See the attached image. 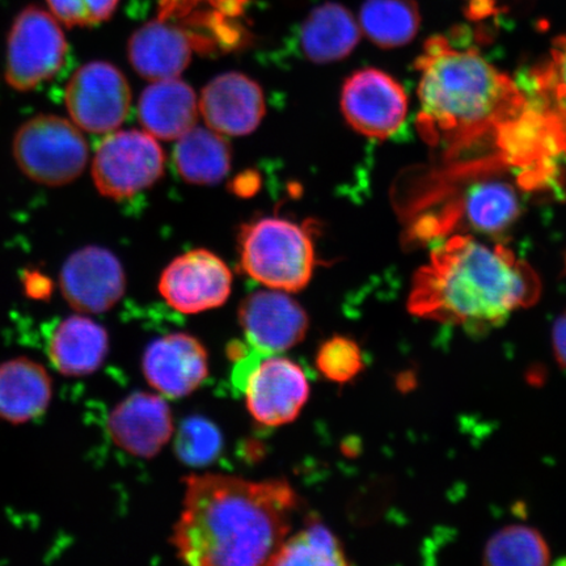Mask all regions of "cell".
<instances>
[{
    "label": "cell",
    "instance_id": "6da1fadb",
    "mask_svg": "<svg viewBox=\"0 0 566 566\" xmlns=\"http://www.w3.org/2000/svg\"><path fill=\"white\" fill-rule=\"evenodd\" d=\"M421 137L452 161L492 145L502 165L537 171L552 157L546 119L531 97L473 48L436 35L416 62Z\"/></svg>",
    "mask_w": 566,
    "mask_h": 566
},
{
    "label": "cell",
    "instance_id": "7a4b0ae2",
    "mask_svg": "<svg viewBox=\"0 0 566 566\" xmlns=\"http://www.w3.org/2000/svg\"><path fill=\"white\" fill-rule=\"evenodd\" d=\"M171 536L181 562L195 566L269 565L292 530L298 495L283 479L190 475Z\"/></svg>",
    "mask_w": 566,
    "mask_h": 566
},
{
    "label": "cell",
    "instance_id": "3957f363",
    "mask_svg": "<svg viewBox=\"0 0 566 566\" xmlns=\"http://www.w3.org/2000/svg\"><path fill=\"white\" fill-rule=\"evenodd\" d=\"M541 293L534 269L506 247L458 235L437 248L415 274L408 310L424 321L484 335L515 311L534 306Z\"/></svg>",
    "mask_w": 566,
    "mask_h": 566
},
{
    "label": "cell",
    "instance_id": "277c9868",
    "mask_svg": "<svg viewBox=\"0 0 566 566\" xmlns=\"http://www.w3.org/2000/svg\"><path fill=\"white\" fill-rule=\"evenodd\" d=\"M240 266L268 289L301 292L316 268L314 239L307 226L286 218L264 217L239 232Z\"/></svg>",
    "mask_w": 566,
    "mask_h": 566
},
{
    "label": "cell",
    "instance_id": "5b68a950",
    "mask_svg": "<svg viewBox=\"0 0 566 566\" xmlns=\"http://www.w3.org/2000/svg\"><path fill=\"white\" fill-rule=\"evenodd\" d=\"M12 154L28 179L46 187L73 182L87 167L88 145L76 125L55 115L28 119L15 133Z\"/></svg>",
    "mask_w": 566,
    "mask_h": 566
},
{
    "label": "cell",
    "instance_id": "8992f818",
    "mask_svg": "<svg viewBox=\"0 0 566 566\" xmlns=\"http://www.w3.org/2000/svg\"><path fill=\"white\" fill-rule=\"evenodd\" d=\"M67 41L59 20L31 6L13 21L7 41L6 81L13 90H35L60 73Z\"/></svg>",
    "mask_w": 566,
    "mask_h": 566
},
{
    "label": "cell",
    "instance_id": "52a82bcc",
    "mask_svg": "<svg viewBox=\"0 0 566 566\" xmlns=\"http://www.w3.org/2000/svg\"><path fill=\"white\" fill-rule=\"evenodd\" d=\"M165 151L147 132L111 134L98 146L92 177L104 197L124 200L150 188L165 172Z\"/></svg>",
    "mask_w": 566,
    "mask_h": 566
},
{
    "label": "cell",
    "instance_id": "ba28073f",
    "mask_svg": "<svg viewBox=\"0 0 566 566\" xmlns=\"http://www.w3.org/2000/svg\"><path fill=\"white\" fill-rule=\"evenodd\" d=\"M69 115L81 129L115 132L129 116L132 90L122 70L109 62H90L75 71L67 83Z\"/></svg>",
    "mask_w": 566,
    "mask_h": 566
},
{
    "label": "cell",
    "instance_id": "9c48e42d",
    "mask_svg": "<svg viewBox=\"0 0 566 566\" xmlns=\"http://www.w3.org/2000/svg\"><path fill=\"white\" fill-rule=\"evenodd\" d=\"M342 111L346 123L357 133L386 139L405 124L408 98L392 76L377 69H364L345 81Z\"/></svg>",
    "mask_w": 566,
    "mask_h": 566
},
{
    "label": "cell",
    "instance_id": "30bf717a",
    "mask_svg": "<svg viewBox=\"0 0 566 566\" xmlns=\"http://www.w3.org/2000/svg\"><path fill=\"white\" fill-rule=\"evenodd\" d=\"M232 290V273L224 261L208 250L181 254L163 271L159 293L169 307L196 315L221 307Z\"/></svg>",
    "mask_w": 566,
    "mask_h": 566
},
{
    "label": "cell",
    "instance_id": "8fae6325",
    "mask_svg": "<svg viewBox=\"0 0 566 566\" xmlns=\"http://www.w3.org/2000/svg\"><path fill=\"white\" fill-rule=\"evenodd\" d=\"M60 289L69 306L83 315H98L115 307L126 289L119 260L103 247L88 245L63 264Z\"/></svg>",
    "mask_w": 566,
    "mask_h": 566
},
{
    "label": "cell",
    "instance_id": "7c38bea8",
    "mask_svg": "<svg viewBox=\"0 0 566 566\" xmlns=\"http://www.w3.org/2000/svg\"><path fill=\"white\" fill-rule=\"evenodd\" d=\"M239 324L248 345L269 357L287 352L307 335L310 318L298 302L280 290H261L240 303Z\"/></svg>",
    "mask_w": 566,
    "mask_h": 566
},
{
    "label": "cell",
    "instance_id": "4fadbf2b",
    "mask_svg": "<svg viewBox=\"0 0 566 566\" xmlns=\"http://www.w3.org/2000/svg\"><path fill=\"white\" fill-rule=\"evenodd\" d=\"M243 392L253 419L274 428L296 420L308 400L310 385L300 365L269 356L260 360Z\"/></svg>",
    "mask_w": 566,
    "mask_h": 566
},
{
    "label": "cell",
    "instance_id": "5bb4252c",
    "mask_svg": "<svg viewBox=\"0 0 566 566\" xmlns=\"http://www.w3.org/2000/svg\"><path fill=\"white\" fill-rule=\"evenodd\" d=\"M147 384L169 399L193 394L208 379L209 356L200 339L171 334L148 345L142 359Z\"/></svg>",
    "mask_w": 566,
    "mask_h": 566
},
{
    "label": "cell",
    "instance_id": "9a60e30c",
    "mask_svg": "<svg viewBox=\"0 0 566 566\" xmlns=\"http://www.w3.org/2000/svg\"><path fill=\"white\" fill-rule=\"evenodd\" d=\"M106 431L117 448L139 458H153L174 434L171 409L158 395L136 392L112 409Z\"/></svg>",
    "mask_w": 566,
    "mask_h": 566
},
{
    "label": "cell",
    "instance_id": "2e32d148",
    "mask_svg": "<svg viewBox=\"0 0 566 566\" xmlns=\"http://www.w3.org/2000/svg\"><path fill=\"white\" fill-rule=\"evenodd\" d=\"M200 111L211 130L229 137L248 136L265 116L264 92L245 74L226 73L202 90Z\"/></svg>",
    "mask_w": 566,
    "mask_h": 566
},
{
    "label": "cell",
    "instance_id": "e0dca14e",
    "mask_svg": "<svg viewBox=\"0 0 566 566\" xmlns=\"http://www.w3.org/2000/svg\"><path fill=\"white\" fill-rule=\"evenodd\" d=\"M201 41L195 33L177 25L176 21L158 18L132 35L127 56L133 69L145 80H174L188 67Z\"/></svg>",
    "mask_w": 566,
    "mask_h": 566
},
{
    "label": "cell",
    "instance_id": "ac0fdd59",
    "mask_svg": "<svg viewBox=\"0 0 566 566\" xmlns=\"http://www.w3.org/2000/svg\"><path fill=\"white\" fill-rule=\"evenodd\" d=\"M46 352L53 369L63 377H88L101 369L108 357V332L83 314L69 316L54 325Z\"/></svg>",
    "mask_w": 566,
    "mask_h": 566
},
{
    "label": "cell",
    "instance_id": "d6986e66",
    "mask_svg": "<svg viewBox=\"0 0 566 566\" xmlns=\"http://www.w3.org/2000/svg\"><path fill=\"white\" fill-rule=\"evenodd\" d=\"M52 400L51 374L38 360L17 357L0 364V420L12 424L39 420Z\"/></svg>",
    "mask_w": 566,
    "mask_h": 566
},
{
    "label": "cell",
    "instance_id": "ffe728a7",
    "mask_svg": "<svg viewBox=\"0 0 566 566\" xmlns=\"http://www.w3.org/2000/svg\"><path fill=\"white\" fill-rule=\"evenodd\" d=\"M138 117L145 132L153 137L179 139L193 129L197 123L198 103L195 91L179 77L154 82L142 92Z\"/></svg>",
    "mask_w": 566,
    "mask_h": 566
},
{
    "label": "cell",
    "instance_id": "44dd1931",
    "mask_svg": "<svg viewBox=\"0 0 566 566\" xmlns=\"http://www.w3.org/2000/svg\"><path fill=\"white\" fill-rule=\"evenodd\" d=\"M360 28L343 4L327 2L310 12L300 40L306 59L314 63H334L346 59L357 48Z\"/></svg>",
    "mask_w": 566,
    "mask_h": 566
},
{
    "label": "cell",
    "instance_id": "7402d4cb",
    "mask_svg": "<svg viewBox=\"0 0 566 566\" xmlns=\"http://www.w3.org/2000/svg\"><path fill=\"white\" fill-rule=\"evenodd\" d=\"M174 159L182 179L198 186L221 181L231 168L228 142L221 134L203 127L195 126L179 138Z\"/></svg>",
    "mask_w": 566,
    "mask_h": 566
},
{
    "label": "cell",
    "instance_id": "603a6c76",
    "mask_svg": "<svg viewBox=\"0 0 566 566\" xmlns=\"http://www.w3.org/2000/svg\"><path fill=\"white\" fill-rule=\"evenodd\" d=\"M531 101L546 118L563 155H566V33L558 35L548 59L531 74Z\"/></svg>",
    "mask_w": 566,
    "mask_h": 566
},
{
    "label": "cell",
    "instance_id": "cb8c5ba5",
    "mask_svg": "<svg viewBox=\"0 0 566 566\" xmlns=\"http://www.w3.org/2000/svg\"><path fill=\"white\" fill-rule=\"evenodd\" d=\"M360 32L385 49L409 44L420 30L419 6L415 0H366L360 9Z\"/></svg>",
    "mask_w": 566,
    "mask_h": 566
},
{
    "label": "cell",
    "instance_id": "d4e9b609",
    "mask_svg": "<svg viewBox=\"0 0 566 566\" xmlns=\"http://www.w3.org/2000/svg\"><path fill=\"white\" fill-rule=\"evenodd\" d=\"M345 551L338 537L321 522L310 523L281 544L269 565H348Z\"/></svg>",
    "mask_w": 566,
    "mask_h": 566
},
{
    "label": "cell",
    "instance_id": "484cf974",
    "mask_svg": "<svg viewBox=\"0 0 566 566\" xmlns=\"http://www.w3.org/2000/svg\"><path fill=\"white\" fill-rule=\"evenodd\" d=\"M520 201L515 190L505 182L479 184L467 195L464 214L473 229L483 232L504 231L518 217Z\"/></svg>",
    "mask_w": 566,
    "mask_h": 566
},
{
    "label": "cell",
    "instance_id": "4316f807",
    "mask_svg": "<svg viewBox=\"0 0 566 566\" xmlns=\"http://www.w3.org/2000/svg\"><path fill=\"white\" fill-rule=\"evenodd\" d=\"M551 549L534 527L511 525L501 528L488 541L483 564L490 566H539L551 563Z\"/></svg>",
    "mask_w": 566,
    "mask_h": 566
},
{
    "label": "cell",
    "instance_id": "83f0119b",
    "mask_svg": "<svg viewBox=\"0 0 566 566\" xmlns=\"http://www.w3.org/2000/svg\"><path fill=\"white\" fill-rule=\"evenodd\" d=\"M222 446L221 431L202 417H190L184 421L175 438L177 458L190 467L210 464L221 454Z\"/></svg>",
    "mask_w": 566,
    "mask_h": 566
},
{
    "label": "cell",
    "instance_id": "f1b7e54d",
    "mask_svg": "<svg viewBox=\"0 0 566 566\" xmlns=\"http://www.w3.org/2000/svg\"><path fill=\"white\" fill-rule=\"evenodd\" d=\"M318 373L334 384L346 385L365 369L363 350L353 338L334 336L324 342L316 353Z\"/></svg>",
    "mask_w": 566,
    "mask_h": 566
},
{
    "label": "cell",
    "instance_id": "f546056e",
    "mask_svg": "<svg viewBox=\"0 0 566 566\" xmlns=\"http://www.w3.org/2000/svg\"><path fill=\"white\" fill-rule=\"evenodd\" d=\"M250 0H160L159 18L208 21L217 31L240 15Z\"/></svg>",
    "mask_w": 566,
    "mask_h": 566
},
{
    "label": "cell",
    "instance_id": "4dcf8cb0",
    "mask_svg": "<svg viewBox=\"0 0 566 566\" xmlns=\"http://www.w3.org/2000/svg\"><path fill=\"white\" fill-rule=\"evenodd\" d=\"M56 20L67 27H91L108 20L119 0H46Z\"/></svg>",
    "mask_w": 566,
    "mask_h": 566
},
{
    "label": "cell",
    "instance_id": "1f68e13d",
    "mask_svg": "<svg viewBox=\"0 0 566 566\" xmlns=\"http://www.w3.org/2000/svg\"><path fill=\"white\" fill-rule=\"evenodd\" d=\"M23 286L25 294L34 301H46L53 293V282L39 271L24 272Z\"/></svg>",
    "mask_w": 566,
    "mask_h": 566
},
{
    "label": "cell",
    "instance_id": "d6a6232c",
    "mask_svg": "<svg viewBox=\"0 0 566 566\" xmlns=\"http://www.w3.org/2000/svg\"><path fill=\"white\" fill-rule=\"evenodd\" d=\"M552 349L558 366L566 371V310L556 318L552 328Z\"/></svg>",
    "mask_w": 566,
    "mask_h": 566
}]
</instances>
